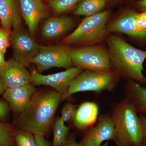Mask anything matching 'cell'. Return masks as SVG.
<instances>
[{
	"label": "cell",
	"instance_id": "cell-11",
	"mask_svg": "<svg viewBox=\"0 0 146 146\" xmlns=\"http://www.w3.org/2000/svg\"><path fill=\"white\" fill-rule=\"evenodd\" d=\"M0 75L5 90L30 83L31 73L13 58L9 59L0 67Z\"/></svg>",
	"mask_w": 146,
	"mask_h": 146
},
{
	"label": "cell",
	"instance_id": "cell-2",
	"mask_svg": "<svg viewBox=\"0 0 146 146\" xmlns=\"http://www.w3.org/2000/svg\"><path fill=\"white\" fill-rule=\"evenodd\" d=\"M112 70L119 76L145 84L143 74L146 51L138 49L115 35L107 38Z\"/></svg>",
	"mask_w": 146,
	"mask_h": 146
},
{
	"label": "cell",
	"instance_id": "cell-25",
	"mask_svg": "<svg viewBox=\"0 0 146 146\" xmlns=\"http://www.w3.org/2000/svg\"><path fill=\"white\" fill-rule=\"evenodd\" d=\"M11 32L0 27V51L4 53L11 45Z\"/></svg>",
	"mask_w": 146,
	"mask_h": 146
},
{
	"label": "cell",
	"instance_id": "cell-32",
	"mask_svg": "<svg viewBox=\"0 0 146 146\" xmlns=\"http://www.w3.org/2000/svg\"><path fill=\"white\" fill-rule=\"evenodd\" d=\"M5 53L0 51V67H2L4 65L6 61L5 58Z\"/></svg>",
	"mask_w": 146,
	"mask_h": 146
},
{
	"label": "cell",
	"instance_id": "cell-35",
	"mask_svg": "<svg viewBox=\"0 0 146 146\" xmlns=\"http://www.w3.org/2000/svg\"><path fill=\"white\" fill-rule=\"evenodd\" d=\"M144 82H145V84H146V78H144Z\"/></svg>",
	"mask_w": 146,
	"mask_h": 146
},
{
	"label": "cell",
	"instance_id": "cell-8",
	"mask_svg": "<svg viewBox=\"0 0 146 146\" xmlns=\"http://www.w3.org/2000/svg\"><path fill=\"white\" fill-rule=\"evenodd\" d=\"M32 36L21 25L13 28L11 33L13 58L26 68L31 64L39 49V45Z\"/></svg>",
	"mask_w": 146,
	"mask_h": 146
},
{
	"label": "cell",
	"instance_id": "cell-26",
	"mask_svg": "<svg viewBox=\"0 0 146 146\" xmlns=\"http://www.w3.org/2000/svg\"><path fill=\"white\" fill-rule=\"evenodd\" d=\"M11 109L5 100L0 99V123H8Z\"/></svg>",
	"mask_w": 146,
	"mask_h": 146
},
{
	"label": "cell",
	"instance_id": "cell-22",
	"mask_svg": "<svg viewBox=\"0 0 146 146\" xmlns=\"http://www.w3.org/2000/svg\"><path fill=\"white\" fill-rule=\"evenodd\" d=\"M82 0H48L49 5L56 14L70 11L76 8Z\"/></svg>",
	"mask_w": 146,
	"mask_h": 146
},
{
	"label": "cell",
	"instance_id": "cell-23",
	"mask_svg": "<svg viewBox=\"0 0 146 146\" xmlns=\"http://www.w3.org/2000/svg\"><path fill=\"white\" fill-rule=\"evenodd\" d=\"M13 124L0 123V146H12Z\"/></svg>",
	"mask_w": 146,
	"mask_h": 146
},
{
	"label": "cell",
	"instance_id": "cell-5",
	"mask_svg": "<svg viewBox=\"0 0 146 146\" xmlns=\"http://www.w3.org/2000/svg\"><path fill=\"white\" fill-rule=\"evenodd\" d=\"M118 78L119 76L113 71L83 70L70 82L62 101L78 92L113 91L117 86Z\"/></svg>",
	"mask_w": 146,
	"mask_h": 146
},
{
	"label": "cell",
	"instance_id": "cell-16",
	"mask_svg": "<svg viewBox=\"0 0 146 146\" xmlns=\"http://www.w3.org/2000/svg\"><path fill=\"white\" fill-rule=\"evenodd\" d=\"M0 21L3 28L10 32L11 29L21 25L17 0H0Z\"/></svg>",
	"mask_w": 146,
	"mask_h": 146
},
{
	"label": "cell",
	"instance_id": "cell-29",
	"mask_svg": "<svg viewBox=\"0 0 146 146\" xmlns=\"http://www.w3.org/2000/svg\"><path fill=\"white\" fill-rule=\"evenodd\" d=\"M36 146H52L51 143L42 135H35Z\"/></svg>",
	"mask_w": 146,
	"mask_h": 146
},
{
	"label": "cell",
	"instance_id": "cell-33",
	"mask_svg": "<svg viewBox=\"0 0 146 146\" xmlns=\"http://www.w3.org/2000/svg\"><path fill=\"white\" fill-rule=\"evenodd\" d=\"M5 91V89L4 86L3 84L2 80L1 75H0V96L3 95Z\"/></svg>",
	"mask_w": 146,
	"mask_h": 146
},
{
	"label": "cell",
	"instance_id": "cell-13",
	"mask_svg": "<svg viewBox=\"0 0 146 146\" xmlns=\"http://www.w3.org/2000/svg\"><path fill=\"white\" fill-rule=\"evenodd\" d=\"M21 13L29 33L33 36L39 22L48 16L46 7L41 0H19Z\"/></svg>",
	"mask_w": 146,
	"mask_h": 146
},
{
	"label": "cell",
	"instance_id": "cell-21",
	"mask_svg": "<svg viewBox=\"0 0 146 146\" xmlns=\"http://www.w3.org/2000/svg\"><path fill=\"white\" fill-rule=\"evenodd\" d=\"M12 146H36L35 136L29 131L14 128L12 135Z\"/></svg>",
	"mask_w": 146,
	"mask_h": 146
},
{
	"label": "cell",
	"instance_id": "cell-31",
	"mask_svg": "<svg viewBox=\"0 0 146 146\" xmlns=\"http://www.w3.org/2000/svg\"><path fill=\"white\" fill-rule=\"evenodd\" d=\"M135 5L141 12H146V0H137L135 2Z\"/></svg>",
	"mask_w": 146,
	"mask_h": 146
},
{
	"label": "cell",
	"instance_id": "cell-7",
	"mask_svg": "<svg viewBox=\"0 0 146 146\" xmlns=\"http://www.w3.org/2000/svg\"><path fill=\"white\" fill-rule=\"evenodd\" d=\"M70 49L65 45H39V52L31 63L36 65V71L40 74L53 68L69 69L73 65Z\"/></svg>",
	"mask_w": 146,
	"mask_h": 146
},
{
	"label": "cell",
	"instance_id": "cell-18",
	"mask_svg": "<svg viewBox=\"0 0 146 146\" xmlns=\"http://www.w3.org/2000/svg\"><path fill=\"white\" fill-rule=\"evenodd\" d=\"M125 98L133 105L137 113L146 115V87L132 80L125 86Z\"/></svg>",
	"mask_w": 146,
	"mask_h": 146
},
{
	"label": "cell",
	"instance_id": "cell-24",
	"mask_svg": "<svg viewBox=\"0 0 146 146\" xmlns=\"http://www.w3.org/2000/svg\"><path fill=\"white\" fill-rule=\"evenodd\" d=\"M77 108L70 103H65L61 110V119L65 122L72 121Z\"/></svg>",
	"mask_w": 146,
	"mask_h": 146
},
{
	"label": "cell",
	"instance_id": "cell-28",
	"mask_svg": "<svg viewBox=\"0 0 146 146\" xmlns=\"http://www.w3.org/2000/svg\"><path fill=\"white\" fill-rule=\"evenodd\" d=\"M76 137L75 134H69L61 146H82L79 143L76 141Z\"/></svg>",
	"mask_w": 146,
	"mask_h": 146
},
{
	"label": "cell",
	"instance_id": "cell-6",
	"mask_svg": "<svg viewBox=\"0 0 146 146\" xmlns=\"http://www.w3.org/2000/svg\"><path fill=\"white\" fill-rule=\"evenodd\" d=\"M73 65L84 70L113 71L110 53L100 46H84L70 49Z\"/></svg>",
	"mask_w": 146,
	"mask_h": 146
},
{
	"label": "cell",
	"instance_id": "cell-20",
	"mask_svg": "<svg viewBox=\"0 0 146 146\" xmlns=\"http://www.w3.org/2000/svg\"><path fill=\"white\" fill-rule=\"evenodd\" d=\"M61 117H57L53 126V139L52 146H61L69 134L70 127L66 125Z\"/></svg>",
	"mask_w": 146,
	"mask_h": 146
},
{
	"label": "cell",
	"instance_id": "cell-19",
	"mask_svg": "<svg viewBox=\"0 0 146 146\" xmlns=\"http://www.w3.org/2000/svg\"><path fill=\"white\" fill-rule=\"evenodd\" d=\"M108 0H82L76 7L74 14L76 16H92L101 12Z\"/></svg>",
	"mask_w": 146,
	"mask_h": 146
},
{
	"label": "cell",
	"instance_id": "cell-1",
	"mask_svg": "<svg viewBox=\"0 0 146 146\" xmlns=\"http://www.w3.org/2000/svg\"><path fill=\"white\" fill-rule=\"evenodd\" d=\"M62 96L53 89L36 90L27 108L17 115L15 128L45 137L49 135Z\"/></svg>",
	"mask_w": 146,
	"mask_h": 146
},
{
	"label": "cell",
	"instance_id": "cell-9",
	"mask_svg": "<svg viewBox=\"0 0 146 146\" xmlns=\"http://www.w3.org/2000/svg\"><path fill=\"white\" fill-rule=\"evenodd\" d=\"M82 71L81 68L73 67L60 72L44 75L33 70L31 73L30 83L35 86H50L62 96V99L68 91L70 82Z\"/></svg>",
	"mask_w": 146,
	"mask_h": 146
},
{
	"label": "cell",
	"instance_id": "cell-30",
	"mask_svg": "<svg viewBox=\"0 0 146 146\" xmlns=\"http://www.w3.org/2000/svg\"><path fill=\"white\" fill-rule=\"evenodd\" d=\"M139 117L141 121L143 135V146H146V116L143 114H141L139 115Z\"/></svg>",
	"mask_w": 146,
	"mask_h": 146
},
{
	"label": "cell",
	"instance_id": "cell-4",
	"mask_svg": "<svg viewBox=\"0 0 146 146\" xmlns=\"http://www.w3.org/2000/svg\"><path fill=\"white\" fill-rule=\"evenodd\" d=\"M108 10L86 17L74 31L63 40L65 45H92L101 42L108 33Z\"/></svg>",
	"mask_w": 146,
	"mask_h": 146
},
{
	"label": "cell",
	"instance_id": "cell-34",
	"mask_svg": "<svg viewBox=\"0 0 146 146\" xmlns=\"http://www.w3.org/2000/svg\"><path fill=\"white\" fill-rule=\"evenodd\" d=\"M102 146H108V142H106L104 145Z\"/></svg>",
	"mask_w": 146,
	"mask_h": 146
},
{
	"label": "cell",
	"instance_id": "cell-12",
	"mask_svg": "<svg viewBox=\"0 0 146 146\" xmlns=\"http://www.w3.org/2000/svg\"><path fill=\"white\" fill-rule=\"evenodd\" d=\"M137 13L133 9L125 11L107 25L108 33H124L134 39L146 41V30H139L135 25L134 18Z\"/></svg>",
	"mask_w": 146,
	"mask_h": 146
},
{
	"label": "cell",
	"instance_id": "cell-14",
	"mask_svg": "<svg viewBox=\"0 0 146 146\" xmlns=\"http://www.w3.org/2000/svg\"><path fill=\"white\" fill-rule=\"evenodd\" d=\"M36 91L35 85L30 83L6 89L2 96L3 98L8 103L11 111L18 115L27 107Z\"/></svg>",
	"mask_w": 146,
	"mask_h": 146
},
{
	"label": "cell",
	"instance_id": "cell-3",
	"mask_svg": "<svg viewBox=\"0 0 146 146\" xmlns=\"http://www.w3.org/2000/svg\"><path fill=\"white\" fill-rule=\"evenodd\" d=\"M117 146H143V135L139 116L125 98L113 107L111 114Z\"/></svg>",
	"mask_w": 146,
	"mask_h": 146
},
{
	"label": "cell",
	"instance_id": "cell-15",
	"mask_svg": "<svg viewBox=\"0 0 146 146\" xmlns=\"http://www.w3.org/2000/svg\"><path fill=\"white\" fill-rule=\"evenodd\" d=\"M99 106L94 102H85L77 108L73 121L78 130L86 131L95 125L98 119Z\"/></svg>",
	"mask_w": 146,
	"mask_h": 146
},
{
	"label": "cell",
	"instance_id": "cell-10",
	"mask_svg": "<svg viewBox=\"0 0 146 146\" xmlns=\"http://www.w3.org/2000/svg\"><path fill=\"white\" fill-rule=\"evenodd\" d=\"M115 130L110 114L100 116L95 125L85 131L83 138L79 142L82 146H101L103 142L114 141Z\"/></svg>",
	"mask_w": 146,
	"mask_h": 146
},
{
	"label": "cell",
	"instance_id": "cell-27",
	"mask_svg": "<svg viewBox=\"0 0 146 146\" xmlns=\"http://www.w3.org/2000/svg\"><path fill=\"white\" fill-rule=\"evenodd\" d=\"M134 22L139 30H146V12L137 13L134 18Z\"/></svg>",
	"mask_w": 146,
	"mask_h": 146
},
{
	"label": "cell",
	"instance_id": "cell-17",
	"mask_svg": "<svg viewBox=\"0 0 146 146\" xmlns=\"http://www.w3.org/2000/svg\"><path fill=\"white\" fill-rule=\"evenodd\" d=\"M74 21L68 17H56L49 18L44 22L42 34L44 38L52 39L65 34L74 25Z\"/></svg>",
	"mask_w": 146,
	"mask_h": 146
}]
</instances>
